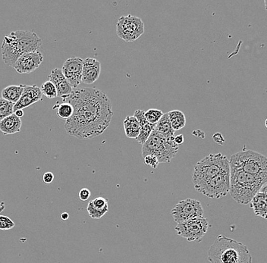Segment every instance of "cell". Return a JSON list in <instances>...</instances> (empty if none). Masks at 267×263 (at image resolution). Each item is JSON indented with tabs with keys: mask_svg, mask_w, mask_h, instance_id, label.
<instances>
[{
	"mask_svg": "<svg viewBox=\"0 0 267 263\" xmlns=\"http://www.w3.org/2000/svg\"><path fill=\"white\" fill-rule=\"evenodd\" d=\"M63 100L74 109L73 115L64 125L69 135L88 140L101 135L110 125L113 116L112 103L100 89L77 88Z\"/></svg>",
	"mask_w": 267,
	"mask_h": 263,
	"instance_id": "1",
	"label": "cell"
},
{
	"mask_svg": "<svg viewBox=\"0 0 267 263\" xmlns=\"http://www.w3.org/2000/svg\"><path fill=\"white\" fill-rule=\"evenodd\" d=\"M41 45V39L32 31L21 30L10 33L4 37L1 46L2 60L7 66L14 67L20 56L38 51Z\"/></svg>",
	"mask_w": 267,
	"mask_h": 263,
	"instance_id": "2",
	"label": "cell"
},
{
	"mask_svg": "<svg viewBox=\"0 0 267 263\" xmlns=\"http://www.w3.org/2000/svg\"><path fill=\"white\" fill-rule=\"evenodd\" d=\"M210 263H252V256L242 243L219 235L208 250Z\"/></svg>",
	"mask_w": 267,
	"mask_h": 263,
	"instance_id": "3",
	"label": "cell"
},
{
	"mask_svg": "<svg viewBox=\"0 0 267 263\" xmlns=\"http://www.w3.org/2000/svg\"><path fill=\"white\" fill-rule=\"evenodd\" d=\"M266 183L260 177L245 173L239 168L230 166L229 193L238 204L247 205L251 203Z\"/></svg>",
	"mask_w": 267,
	"mask_h": 263,
	"instance_id": "4",
	"label": "cell"
},
{
	"mask_svg": "<svg viewBox=\"0 0 267 263\" xmlns=\"http://www.w3.org/2000/svg\"><path fill=\"white\" fill-rule=\"evenodd\" d=\"M229 165L260 177L267 183V157L253 150H243L231 157Z\"/></svg>",
	"mask_w": 267,
	"mask_h": 263,
	"instance_id": "5",
	"label": "cell"
},
{
	"mask_svg": "<svg viewBox=\"0 0 267 263\" xmlns=\"http://www.w3.org/2000/svg\"><path fill=\"white\" fill-rule=\"evenodd\" d=\"M178 146L173 138H167L153 131L149 138L142 145V156H154L159 163H169L176 157Z\"/></svg>",
	"mask_w": 267,
	"mask_h": 263,
	"instance_id": "6",
	"label": "cell"
},
{
	"mask_svg": "<svg viewBox=\"0 0 267 263\" xmlns=\"http://www.w3.org/2000/svg\"><path fill=\"white\" fill-rule=\"evenodd\" d=\"M228 170H230V166L226 156L222 153L210 154L196 164L192 180L197 186Z\"/></svg>",
	"mask_w": 267,
	"mask_h": 263,
	"instance_id": "7",
	"label": "cell"
},
{
	"mask_svg": "<svg viewBox=\"0 0 267 263\" xmlns=\"http://www.w3.org/2000/svg\"><path fill=\"white\" fill-rule=\"evenodd\" d=\"M199 193L213 199L226 196L230 190V170L223 172L213 178L194 186Z\"/></svg>",
	"mask_w": 267,
	"mask_h": 263,
	"instance_id": "8",
	"label": "cell"
},
{
	"mask_svg": "<svg viewBox=\"0 0 267 263\" xmlns=\"http://www.w3.org/2000/svg\"><path fill=\"white\" fill-rule=\"evenodd\" d=\"M209 228V222L204 217L196 218L178 223L175 230L179 236L185 238L189 242L200 243Z\"/></svg>",
	"mask_w": 267,
	"mask_h": 263,
	"instance_id": "9",
	"label": "cell"
},
{
	"mask_svg": "<svg viewBox=\"0 0 267 263\" xmlns=\"http://www.w3.org/2000/svg\"><path fill=\"white\" fill-rule=\"evenodd\" d=\"M116 33L119 38L128 43L138 40L144 33L142 20L134 15L122 16L116 23Z\"/></svg>",
	"mask_w": 267,
	"mask_h": 263,
	"instance_id": "10",
	"label": "cell"
},
{
	"mask_svg": "<svg viewBox=\"0 0 267 263\" xmlns=\"http://www.w3.org/2000/svg\"><path fill=\"white\" fill-rule=\"evenodd\" d=\"M203 206L196 199H186L180 201L171 211L173 219L178 224L192 219L203 217Z\"/></svg>",
	"mask_w": 267,
	"mask_h": 263,
	"instance_id": "11",
	"label": "cell"
},
{
	"mask_svg": "<svg viewBox=\"0 0 267 263\" xmlns=\"http://www.w3.org/2000/svg\"><path fill=\"white\" fill-rule=\"evenodd\" d=\"M83 59L71 58L65 62L62 72L72 88H77L82 82Z\"/></svg>",
	"mask_w": 267,
	"mask_h": 263,
	"instance_id": "12",
	"label": "cell"
},
{
	"mask_svg": "<svg viewBox=\"0 0 267 263\" xmlns=\"http://www.w3.org/2000/svg\"><path fill=\"white\" fill-rule=\"evenodd\" d=\"M43 60V56L40 51L24 53L18 58L13 68L18 74H30L38 69Z\"/></svg>",
	"mask_w": 267,
	"mask_h": 263,
	"instance_id": "13",
	"label": "cell"
},
{
	"mask_svg": "<svg viewBox=\"0 0 267 263\" xmlns=\"http://www.w3.org/2000/svg\"><path fill=\"white\" fill-rule=\"evenodd\" d=\"M43 99V93L40 88L36 85L27 86L23 91L22 95L17 103L14 105V112L19 109H24Z\"/></svg>",
	"mask_w": 267,
	"mask_h": 263,
	"instance_id": "14",
	"label": "cell"
},
{
	"mask_svg": "<svg viewBox=\"0 0 267 263\" xmlns=\"http://www.w3.org/2000/svg\"><path fill=\"white\" fill-rule=\"evenodd\" d=\"M101 65L99 61L92 58L85 59L82 69V82L85 85H92L99 79Z\"/></svg>",
	"mask_w": 267,
	"mask_h": 263,
	"instance_id": "15",
	"label": "cell"
},
{
	"mask_svg": "<svg viewBox=\"0 0 267 263\" xmlns=\"http://www.w3.org/2000/svg\"><path fill=\"white\" fill-rule=\"evenodd\" d=\"M48 79L56 87L58 96L59 97H66L73 91V88L63 75L62 69H53L49 75Z\"/></svg>",
	"mask_w": 267,
	"mask_h": 263,
	"instance_id": "16",
	"label": "cell"
},
{
	"mask_svg": "<svg viewBox=\"0 0 267 263\" xmlns=\"http://www.w3.org/2000/svg\"><path fill=\"white\" fill-rule=\"evenodd\" d=\"M87 211L93 219H99L109 211L108 199L103 197H96L88 203Z\"/></svg>",
	"mask_w": 267,
	"mask_h": 263,
	"instance_id": "17",
	"label": "cell"
},
{
	"mask_svg": "<svg viewBox=\"0 0 267 263\" xmlns=\"http://www.w3.org/2000/svg\"><path fill=\"white\" fill-rule=\"evenodd\" d=\"M144 112L145 111L139 109V110L135 111L134 114V116L136 117L137 119L139 121L140 127H141L140 134L136 139V141L141 145H143L147 141V139L149 138L150 135L156 127V125H151L149 122H147V120L144 118Z\"/></svg>",
	"mask_w": 267,
	"mask_h": 263,
	"instance_id": "18",
	"label": "cell"
},
{
	"mask_svg": "<svg viewBox=\"0 0 267 263\" xmlns=\"http://www.w3.org/2000/svg\"><path fill=\"white\" fill-rule=\"evenodd\" d=\"M21 128V118L17 117L14 113L0 121V131H2L5 135L20 132Z\"/></svg>",
	"mask_w": 267,
	"mask_h": 263,
	"instance_id": "19",
	"label": "cell"
},
{
	"mask_svg": "<svg viewBox=\"0 0 267 263\" xmlns=\"http://www.w3.org/2000/svg\"><path fill=\"white\" fill-rule=\"evenodd\" d=\"M26 85H10L4 88L1 92L2 99L15 104L18 102Z\"/></svg>",
	"mask_w": 267,
	"mask_h": 263,
	"instance_id": "20",
	"label": "cell"
},
{
	"mask_svg": "<svg viewBox=\"0 0 267 263\" xmlns=\"http://www.w3.org/2000/svg\"><path fill=\"white\" fill-rule=\"evenodd\" d=\"M124 129L125 135L131 139L138 138L140 134V123L136 117L128 115L123 121Z\"/></svg>",
	"mask_w": 267,
	"mask_h": 263,
	"instance_id": "21",
	"label": "cell"
},
{
	"mask_svg": "<svg viewBox=\"0 0 267 263\" xmlns=\"http://www.w3.org/2000/svg\"><path fill=\"white\" fill-rule=\"evenodd\" d=\"M154 131L158 133L163 137L167 138H173L175 137V132L176 131L172 128L171 122L169 118L168 113L163 114V117L160 118V121L156 125Z\"/></svg>",
	"mask_w": 267,
	"mask_h": 263,
	"instance_id": "22",
	"label": "cell"
},
{
	"mask_svg": "<svg viewBox=\"0 0 267 263\" xmlns=\"http://www.w3.org/2000/svg\"><path fill=\"white\" fill-rule=\"evenodd\" d=\"M172 128L175 131L182 129L186 125V118L181 111L173 110L168 112Z\"/></svg>",
	"mask_w": 267,
	"mask_h": 263,
	"instance_id": "23",
	"label": "cell"
},
{
	"mask_svg": "<svg viewBox=\"0 0 267 263\" xmlns=\"http://www.w3.org/2000/svg\"><path fill=\"white\" fill-rule=\"evenodd\" d=\"M53 109H56L58 116L59 118H63V119L68 120L73 115V107L70 104L67 103V102H63V103L60 104L59 102H57L56 105L53 107Z\"/></svg>",
	"mask_w": 267,
	"mask_h": 263,
	"instance_id": "24",
	"label": "cell"
},
{
	"mask_svg": "<svg viewBox=\"0 0 267 263\" xmlns=\"http://www.w3.org/2000/svg\"><path fill=\"white\" fill-rule=\"evenodd\" d=\"M14 105L12 102L0 98V121L14 113Z\"/></svg>",
	"mask_w": 267,
	"mask_h": 263,
	"instance_id": "25",
	"label": "cell"
},
{
	"mask_svg": "<svg viewBox=\"0 0 267 263\" xmlns=\"http://www.w3.org/2000/svg\"><path fill=\"white\" fill-rule=\"evenodd\" d=\"M163 114L164 113L160 109H150L144 112V118L151 125H157Z\"/></svg>",
	"mask_w": 267,
	"mask_h": 263,
	"instance_id": "26",
	"label": "cell"
},
{
	"mask_svg": "<svg viewBox=\"0 0 267 263\" xmlns=\"http://www.w3.org/2000/svg\"><path fill=\"white\" fill-rule=\"evenodd\" d=\"M42 93L44 96H47L49 99H53V98L57 97V90H56V87L50 81L44 82L42 85L41 88Z\"/></svg>",
	"mask_w": 267,
	"mask_h": 263,
	"instance_id": "27",
	"label": "cell"
},
{
	"mask_svg": "<svg viewBox=\"0 0 267 263\" xmlns=\"http://www.w3.org/2000/svg\"><path fill=\"white\" fill-rule=\"evenodd\" d=\"M14 222H12L11 219L5 215H0V230L8 231L14 228Z\"/></svg>",
	"mask_w": 267,
	"mask_h": 263,
	"instance_id": "28",
	"label": "cell"
},
{
	"mask_svg": "<svg viewBox=\"0 0 267 263\" xmlns=\"http://www.w3.org/2000/svg\"><path fill=\"white\" fill-rule=\"evenodd\" d=\"M144 158L145 164L147 165V166H151L153 169H156L158 166V165L160 164L157 159L155 157H154V156L149 155V156H146Z\"/></svg>",
	"mask_w": 267,
	"mask_h": 263,
	"instance_id": "29",
	"label": "cell"
},
{
	"mask_svg": "<svg viewBox=\"0 0 267 263\" xmlns=\"http://www.w3.org/2000/svg\"><path fill=\"white\" fill-rule=\"evenodd\" d=\"M90 195H91V193H90V190H88V188H82L79 191V197L80 200L85 202L90 198Z\"/></svg>",
	"mask_w": 267,
	"mask_h": 263,
	"instance_id": "30",
	"label": "cell"
},
{
	"mask_svg": "<svg viewBox=\"0 0 267 263\" xmlns=\"http://www.w3.org/2000/svg\"><path fill=\"white\" fill-rule=\"evenodd\" d=\"M53 180H54V175L52 173H46L43 175V183L50 184V183H51L53 181Z\"/></svg>",
	"mask_w": 267,
	"mask_h": 263,
	"instance_id": "31",
	"label": "cell"
},
{
	"mask_svg": "<svg viewBox=\"0 0 267 263\" xmlns=\"http://www.w3.org/2000/svg\"><path fill=\"white\" fill-rule=\"evenodd\" d=\"M213 141L216 143V144H219V145H222L223 143L225 142V139L223 136L220 134V133H216L213 136Z\"/></svg>",
	"mask_w": 267,
	"mask_h": 263,
	"instance_id": "32",
	"label": "cell"
},
{
	"mask_svg": "<svg viewBox=\"0 0 267 263\" xmlns=\"http://www.w3.org/2000/svg\"><path fill=\"white\" fill-rule=\"evenodd\" d=\"M174 141L178 146L180 144H183L184 142V136L182 134H179V135L175 136Z\"/></svg>",
	"mask_w": 267,
	"mask_h": 263,
	"instance_id": "33",
	"label": "cell"
},
{
	"mask_svg": "<svg viewBox=\"0 0 267 263\" xmlns=\"http://www.w3.org/2000/svg\"><path fill=\"white\" fill-rule=\"evenodd\" d=\"M14 114L16 115L17 117H18V118H21V117L24 115V111H23V109H19V110L15 111V112H14Z\"/></svg>",
	"mask_w": 267,
	"mask_h": 263,
	"instance_id": "34",
	"label": "cell"
},
{
	"mask_svg": "<svg viewBox=\"0 0 267 263\" xmlns=\"http://www.w3.org/2000/svg\"><path fill=\"white\" fill-rule=\"evenodd\" d=\"M69 218V215L67 213V212H63V213L61 215V219H63V220H67Z\"/></svg>",
	"mask_w": 267,
	"mask_h": 263,
	"instance_id": "35",
	"label": "cell"
},
{
	"mask_svg": "<svg viewBox=\"0 0 267 263\" xmlns=\"http://www.w3.org/2000/svg\"><path fill=\"white\" fill-rule=\"evenodd\" d=\"M264 5H265V9L267 11V0L264 1Z\"/></svg>",
	"mask_w": 267,
	"mask_h": 263,
	"instance_id": "36",
	"label": "cell"
},
{
	"mask_svg": "<svg viewBox=\"0 0 267 263\" xmlns=\"http://www.w3.org/2000/svg\"><path fill=\"white\" fill-rule=\"evenodd\" d=\"M265 127L266 128H267V119H266V121H265Z\"/></svg>",
	"mask_w": 267,
	"mask_h": 263,
	"instance_id": "37",
	"label": "cell"
}]
</instances>
